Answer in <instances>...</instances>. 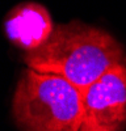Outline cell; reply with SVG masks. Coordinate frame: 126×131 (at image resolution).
Returning <instances> with one entry per match:
<instances>
[{"label": "cell", "mask_w": 126, "mask_h": 131, "mask_svg": "<svg viewBox=\"0 0 126 131\" xmlns=\"http://www.w3.org/2000/svg\"><path fill=\"white\" fill-rule=\"evenodd\" d=\"M30 70L62 76L80 91L116 66L126 64L121 43L108 31L74 20L57 25L49 39L24 57Z\"/></svg>", "instance_id": "6da1fadb"}, {"label": "cell", "mask_w": 126, "mask_h": 131, "mask_svg": "<svg viewBox=\"0 0 126 131\" xmlns=\"http://www.w3.org/2000/svg\"><path fill=\"white\" fill-rule=\"evenodd\" d=\"M12 114L21 131H80L83 94L62 76L29 68L17 83Z\"/></svg>", "instance_id": "7a4b0ae2"}, {"label": "cell", "mask_w": 126, "mask_h": 131, "mask_svg": "<svg viewBox=\"0 0 126 131\" xmlns=\"http://www.w3.org/2000/svg\"><path fill=\"white\" fill-rule=\"evenodd\" d=\"M81 94L80 131H121L126 126V64L109 70Z\"/></svg>", "instance_id": "3957f363"}, {"label": "cell", "mask_w": 126, "mask_h": 131, "mask_svg": "<svg viewBox=\"0 0 126 131\" xmlns=\"http://www.w3.org/2000/svg\"><path fill=\"white\" fill-rule=\"evenodd\" d=\"M54 28L46 7L33 2L13 7L4 20L8 39L26 52L41 47L49 39Z\"/></svg>", "instance_id": "277c9868"}]
</instances>
